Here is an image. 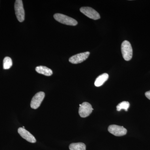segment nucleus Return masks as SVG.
I'll return each mask as SVG.
<instances>
[{"label":"nucleus","instance_id":"1","mask_svg":"<svg viewBox=\"0 0 150 150\" xmlns=\"http://www.w3.org/2000/svg\"><path fill=\"white\" fill-rule=\"evenodd\" d=\"M121 48L123 59L126 61L131 60L133 56V49L130 42L127 40L123 41L121 44Z\"/></svg>","mask_w":150,"mask_h":150},{"label":"nucleus","instance_id":"2","mask_svg":"<svg viewBox=\"0 0 150 150\" xmlns=\"http://www.w3.org/2000/svg\"><path fill=\"white\" fill-rule=\"evenodd\" d=\"M54 18L56 20L63 24L75 26L78 24L77 21L74 19L61 13L54 14Z\"/></svg>","mask_w":150,"mask_h":150},{"label":"nucleus","instance_id":"3","mask_svg":"<svg viewBox=\"0 0 150 150\" xmlns=\"http://www.w3.org/2000/svg\"><path fill=\"white\" fill-rule=\"evenodd\" d=\"M15 11L17 18L19 21L22 22L25 19V11L21 0H16L14 5Z\"/></svg>","mask_w":150,"mask_h":150},{"label":"nucleus","instance_id":"4","mask_svg":"<svg viewBox=\"0 0 150 150\" xmlns=\"http://www.w3.org/2000/svg\"><path fill=\"white\" fill-rule=\"evenodd\" d=\"M79 108V114L81 117L86 118L91 114L93 108L91 105L88 102H83L81 104H80Z\"/></svg>","mask_w":150,"mask_h":150},{"label":"nucleus","instance_id":"5","mask_svg":"<svg viewBox=\"0 0 150 150\" xmlns=\"http://www.w3.org/2000/svg\"><path fill=\"white\" fill-rule=\"evenodd\" d=\"M80 10L82 13H83L89 18L95 20L100 18V17L99 13L92 8L83 7L81 8Z\"/></svg>","mask_w":150,"mask_h":150},{"label":"nucleus","instance_id":"6","mask_svg":"<svg viewBox=\"0 0 150 150\" xmlns=\"http://www.w3.org/2000/svg\"><path fill=\"white\" fill-rule=\"evenodd\" d=\"M108 131L112 135L116 137H121L127 134L126 129L122 126L116 125H111L108 128Z\"/></svg>","mask_w":150,"mask_h":150},{"label":"nucleus","instance_id":"7","mask_svg":"<svg viewBox=\"0 0 150 150\" xmlns=\"http://www.w3.org/2000/svg\"><path fill=\"white\" fill-rule=\"evenodd\" d=\"M45 93L43 92H39L33 98L30 103V107L33 109H37L40 106L44 97Z\"/></svg>","mask_w":150,"mask_h":150},{"label":"nucleus","instance_id":"8","mask_svg":"<svg viewBox=\"0 0 150 150\" xmlns=\"http://www.w3.org/2000/svg\"><path fill=\"white\" fill-rule=\"evenodd\" d=\"M90 54V53L88 51L80 53L71 57L69 59V61L70 63L73 64H79L86 60L89 56Z\"/></svg>","mask_w":150,"mask_h":150},{"label":"nucleus","instance_id":"9","mask_svg":"<svg viewBox=\"0 0 150 150\" xmlns=\"http://www.w3.org/2000/svg\"><path fill=\"white\" fill-rule=\"evenodd\" d=\"M18 131L20 135L28 142L31 143H35L36 142V139H35L34 136L24 128H19Z\"/></svg>","mask_w":150,"mask_h":150},{"label":"nucleus","instance_id":"10","mask_svg":"<svg viewBox=\"0 0 150 150\" xmlns=\"http://www.w3.org/2000/svg\"><path fill=\"white\" fill-rule=\"evenodd\" d=\"M35 71L37 73L46 76H51L53 74V71L48 67L45 66H38L35 68Z\"/></svg>","mask_w":150,"mask_h":150},{"label":"nucleus","instance_id":"11","mask_svg":"<svg viewBox=\"0 0 150 150\" xmlns=\"http://www.w3.org/2000/svg\"><path fill=\"white\" fill-rule=\"evenodd\" d=\"M109 76L106 73L102 74L98 77L95 81L94 84L96 86L99 87L103 85L104 83L108 79Z\"/></svg>","mask_w":150,"mask_h":150},{"label":"nucleus","instance_id":"12","mask_svg":"<svg viewBox=\"0 0 150 150\" xmlns=\"http://www.w3.org/2000/svg\"><path fill=\"white\" fill-rule=\"evenodd\" d=\"M70 150H86V146L83 143H72L70 145Z\"/></svg>","mask_w":150,"mask_h":150},{"label":"nucleus","instance_id":"13","mask_svg":"<svg viewBox=\"0 0 150 150\" xmlns=\"http://www.w3.org/2000/svg\"><path fill=\"white\" fill-rule=\"evenodd\" d=\"M129 106H130V103L128 101H123L121 103L118 104L116 106L117 111H121L122 109H123L125 111H128Z\"/></svg>","mask_w":150,"mask_h":150},{"label":"nucleus","instance_id":"14","mask_svg":"<svg viewBox=\"0 0 150 150\" xmlns=\"http://www.w3.org/2000/svg\"><path fill=\"white\" fill-rule=\"evenodd\" d=\"M12 59L9 57H6L3 61V68L4 69H8L12 66Z\"/></svg>","mask_w":150,"mask_h":150},{"label":"nucleus","instance_id":"15","mask_svg":"<svg viewBox=\"0 0 150 150\" xmlns=\"http://www.w3.org/2000/svg\"><path fill=\"white\" fill-rule=\"evenodd\" d=\"M145 96L148 99L150 100V91L146 92V93H145Z\"/></svg>","mask_w":150,"mask_h":150}]
</instances>
